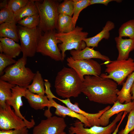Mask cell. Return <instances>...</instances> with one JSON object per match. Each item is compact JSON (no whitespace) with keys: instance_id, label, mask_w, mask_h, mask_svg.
<instances>
[{"instance_id":"obj_1","label":"cell","mask_w":134,"mask_h":134,"mask_svg":"<svg viewBox=\"0 0 134 134\" xmlns=\"http://www.w3.org/2000/svg\"><path fill=\"white\" fill-rule=\"evenodd\" d=\"M119 91L115 82L100 76H85L81 88V93L89 100L104 104H113Z\"/></svg>"},{"instance_id":"obj_2","label":"cell","mask_w":134,"mask_h":134,"mask_svg":"<svg viewBox=\"0 0 134 134\" xmlns=\"http://www.w3.org/2000/svg\"><path fill=\"white\" fill-rule=\"evenodd\" d=\"M82 82L73 68L64 67L55 78L54 87L56 93L63 98L77 97L81 93Z\"/></svg>"},{"instance_id":"obj_3","label":"cell","mask_w":134,"mask_h":134,"mask_svg":"<svg viewBox=\"0 0 134 134\" xmlns=\"http://www.w3.org/2000/svg\"><path fill=\"white\" fill-rule=\"evenodd\" d=\"M27 58L22 56L14 64L7 67L0 79L27 89L32 81L35 73L26 67Z\"/></svg>"},{"instance_id":"obj_4","label":"cell","mask_w":134,"mask_h":134,"mask_svg":"<svg viewBox=\"0 0 134 134\" xmlns=\"http://www.w3.org/2000/svg\"><path fill=\"white\" fill-rule=\"evenodd\" d=\"M34 1L40 17L38 27L40 30L44 33L57 29L59 15L58 8L60 3L52 0H44L42 2Z\"/></svg>"},{"instance_id":"obj_5","label":"cell","mask_w":134,"mask_h":134,"mask_svg":"<svg viewBox=\"0 0 134 134\" xmlns=\"http://www.w3.org/2000/svg\"><path fill=\"white\" fill-rule=\"evenodd\" d=\"M83 28L77 26L71 32L66 33H56L57 39L61 42L58 45L61 51L63 61L66 56L65 52L67 50H80L85 48L86 44L83 39L87 38L88 33L82 31Z\"/></svg>"},{"instance_id":"obj_6","label":"cell","mask_w":134,"mask_h":134,"mask_svg":"<svg viewBox=\"0 0 134 134\" xmlns=\"http://www.w3.org/2000/svg\"><path fill=\"white\" fill-rule=\"evenodd\" d=\"M105 72L101 77L111 79L118 85H122L128 75L134 71V60L130 58L127 60H116L112 61L106 65Z\"/></svg>"},{"instance_id":"obj_7","label":"cell","mask_w":134,"mask_h":134,"mask_svg":"<svg viewBox=\"0 0 134 134\" xmlns=\"http://www.w3.org/2000/svg\"><path fill=\"white\" fill-rule=\"evenodd\" d=\"M55 30L48 31L39 37L36 52L47 56L56 61H63L62 57L58 45L61 42L56 36Z\"/></svg>"},{"instance_id":"obj_8","label":"cell","mask_w":134,"mask_h":134,"mask_svg":"<svg viewBox=\"0 0 134 134\" xmlns=\"http://www.w3.org/2000/svg\"><path fill=\"white\" fill-rule=\"evenodd\" d=\"M18 29L23 56L27 58L34 56L36 52L37 42L41 32L38 27L30 29L19 26Z\"/></svg>"},{"instance_id":"obj_9","label":"cell","mask_w":134,"mask_h":134,"mask_svg":"<svg viewBox=\"0 0 134 134\" xmlns=\"http://www.w3.org/2000/svg\"><path fill=\"white\" fill-rule=\"evenodd\" d=\"M67 61L68 66L75 71L82 82L84 76H100L101 74L100 65L92 59L75 60L70 57L67 58Z\"/></svg>"},{"instance_id":"obj_10","label":"cell","mask_w":134,"mask_h":134,"mask_svg":"<svg viewBox=\"0 0 134 134\" xmlns=\"http://www.w3.org/2000/svg\"><path fill=\"white\" fill-rule=\"evenodd\" d=\"M124 112L118 113L114 119L106 126H94L88 128L78 120L75 122L73 126L69 128L70 134H112L116 129L117 124L121 119Z\"/></svg>"},{"instance_id":"obj_11","label":"cell","mask_w":134,"mask_h":134,"mask_svg":"<svg viewBox=\"0 0 134 134\" xmlns=\"http://www.w3.org/2000/svg\"><path fill=\"white\" fill-rule=\"evenodd\" d=\"M67 126L64 118L51 116L41 120L34 127L32 134H62Z\"/></svg>"},{"instance_id":"obj_12","label":"cell","mask_w":134,"mask_h":134,"mask_svg":"<svg viewBox=\"0 0 134 134\" xmlns=\"http://www.w3.org/2000/svg\"><path fill=\"white\" fill-rule=\"evenodd\" d=\"M5 107H0V129L8 130L18 129L27 127L25 122L15 113L6 102Z\"/></svg>"},{"instance_id":"obj_13","label":"cell","mask_w":134,"mask_h":134,"mask_svg":"<svg viewBox=\"0 0 134 134\" xmlns=\"http://www.w3.org/2000/svg\"><path fill=\"white\" fill-rule=\"evenodd\" d=\"M27 89L15 85L12 89V95L11 97L6 100L7 102L13 108L14 112L18 116L23 119L26 123L28 129L34 127L35 123L33 119L28 121L21 114L20 108L23 105L22 100V97H24Z\"/></svg>"},{"instance_id":"obj_14","label":"cell","mask_w":134,"mask_h":134,"mask_svg":"<svg viewBox=\"0 0 134 134\" xmlns=\"http://www.w3.org/2000/svg\"><path fill=\"white\" fill-rule=\"evenodd\" d=\"M45 94L50 102V108L53 107L56 109L55 114L60 117L64 118L66 116L76 118L84 125L85 127H91L87 118L73 111L68 107H65L58 104L53 99L55 96L51 90H48L45 92Z\"/></svg>"},{"instance_id":"obj_15","label":"cell","mask_w":134,"mask_h":134,"mask_svg":"<svg viewBox=\"0 0 134 134\" xmlns=\"http://www.w3.org/2000/svg\"><path fill=\"white\" fill-rule=\"evenodd\" d=\"M61 102L73 111L82 115L87 119L91 126H100L99 122V118L103 114L111 107L108 105L103 109L95 113H90L87 112L79 107L78 104L75 102L72 103L69 98L66 99H61L56 97L55 98Z\"/></svg>"},{"instance_id":"obj_16","label":"cell","mask_w":134,"mask_h":134,"mask_svg":"<svg viewBox=\"0 0 134 134\" xmlns=\"http://www.w3.org/2000/svg\"><path fill=\"white\" fill-rule=\"evenodd\" d=\"M27 100L31 107L35 110H41L47 107L44 115L47 118L51 116L50 112V102L46 96L39 95L32 93L27 89L24 97Z\"/></svg>"},{"instance_id":"obj_17","label":"cell","mask_w":134,"mask_h":134,"mask_svg":"<svg viewBox=\"0 0 134 134\" xmlns=\"http://www.w3.org/2000/svg\"><path fill=\"white\" fill-rule=\"evenodd\" d=\"M134 109V102L132 101L126 103H122L117 101L109 109L105 111L99 118L100 126H106L109 124L110 118L116 114L123 111L129 113Z\"/></svg>"},{"instance_id":"obj_18","label":"cell","mask_w":134,"mask_h":134,"mask_svg":"<svg viewBox=\"0 0 134 134\" xmlns=\"http://www.w3.org/2000/svg\"><path fill=\"white\" fill-rule=\"evenodd\" d=\"M70 54L72 58L75 60L96 58L105 61L107 64L112 61L108 57L102 54L99 51L95 50L93 48H91L87 46L84 49L80 50H71L70 51Z\"/></svg>"},{"instance_id":"obj_19","label":"cell","mask_w":134,"mask_h":134,"mask_svg":"<svg viewBox=\"0 0 134 134\" xmlns=\"http://www.w3.org/2000/svg\"><path fill=\"white\" fill-rule=\"evenodd\" d=\"M0 52L13 58L18 56L22 52L20 45L13 40L0 38Z\"/></svg>"},{"instance_id":"obj_20","label":"cell","mask_w":134,"mask_h":134,"mask_svg":"<svg viewBox=\"0 0 134 134\" xmlns=\"http://www.w3.org/2000/svg\"><path fill=\"white\" fill-rule=\"evenodd\" d=\"M115 40L118 52L117 60L128 59L130 52L134 50V39H124L119 36Z\"/></svg>"},{"instance_id":"obj_21","label":"cell","mask_w":134,"mask_h":134,"mask_svg":"<svg viewBox=\"0 0 134 134\" xmlns=\"http://www.w3.org/2000/svg\"><path fill=\"white\" fill-rule=\"evenodd\" d=\"M115 27L114 24L110 21H108L102 30L92 37L86 38L83 39L86 46L97 47L99 42L103 38L108 39L110 36L109 31Z\"/></svg>"},{"instance_id":"obj_22","label":"cell","mask_w":134,"mask_h":134,"mask_svg":"<svg viewBox=\"0 0 134 134\" xmlns=\"http://www.w3.org/2000/svg\"><path fill=\"white\" fill-rule=\"evenodd\" d=\"M134 82V71L128 76L125 82L123 83L122 87L118 94L117 101L122 103L132 101L131 91Z\"/></svg>"},{"instance_id":"obj_23","label":"cell","mask_w":134,"mask_h":134,"mask_svg":"<svg viewBox=\"0 0 134 134\" xmlns=\"http://www.w3.org/2000/svg\"><path fill=\"white\" fill-rule=\"evenodd\" d=\"M15 22L5 23L0 25V37L12 39L16 42L19 40L18 27Z\"/></svg>"},{"instance_id":"obj_24","label":"cell","mask_w":134,"mask_h":134,"mask_svg":"<svg viewBox=\"0 0 134 134\" xmlns=\"http://www.w3.org/2000/svg\"><path fill=\"white\" fill-rule=\"evenodd\" d=\"M37 14L38 11L34 0H30L27 5L14 14V21L17 23L25 17Z\"/></svg>"},{"instance_id":"obj_25","label":"cell","mask_w":134,"mask_h":134,"mask_svg":"<svg viewBox=\"0 0 134 134\" xmlns=\"http://www.w3.org/2000/svg\"><path fill=\"white\" fill-rule=\"evenodd\" d=\"M32 81V83L28 87L27 89L35 94L45 95L44 82L39 71H36Z\"/></svg>"},{"instance_id":"obj_26","label":"cell","mask_w":134,"mask_h":134,"mask_svg":"<svg viewBox=\"0 0 134 134\" xmlns=\"http://www.w3.org/2000/svg\"><path fill=\"white\" fill-rule=\"evenodd\" d=\"M74 29L72 17L65 14H59L57 28L58 33H67L71 31Z\"/></svg>"},{"instance_id":"obj_27","label":"cell","mask_w":134,"mask_h":134,"mask_svg":"<svg viewBox=\"0 0 134 134\" xmlns=\"http://www.w3.org/2000/svg\"><path fill=\"white\" fill-rule=\"evenodd\" d=\"M15 85L0 79V107L4 108L6 100L12 95V88Z\"/></svg>"},{"instance_id":"obj_28","label":"cell","mask_w":134,"mask_h":134,"mask_svg":"<svg viewBox=\"0 0 134 134\" xmlns=\"http://www.w3.org/2000/svg\"><path fill=\"white\" fill-rule=\"evenodd\" d=\"M73 14L72 19L74 28L76 24L79 14L84 9L90 5V0H73Z\"/></svg>"},{"instance_id":"obj_29","label":"cell","mask_w":134,"mask_h":134,"mask_svg":"<svg viewBox=\"0 0 134 134\" xmlns=\"http://www.w3.org/2000/svg\"><path fill=\"white\" fill-rule=\"evenodd\" d=\"M119 36L128 37L134 39V20H132L124 23L119 30Z\"/></svg>"},{"instance_id":"obj_30","label":"cell","mask_w":134,"mask_h":134,"mask_svg":"<svg viewBox=\"0 0 134 134\" xmlns=\"http://www.w3.org/2000/svg\"><path fill=\"white\" fill-rule=\"evenodd\" d=\"M39 14L25 17L17 23L21 26L30 29H33L38 27L40 23Z\"/></svg>"},{"instance_id":"obj_31","label":"cell","mask_w":134,"mask_h":134,"mask_svg":"<svg viewBox=\"0 0 134 134\" xmlns=\"http://www.w3.org/2000/svg\"><path fill=\"white\" fill-rule=\"evenodd\" d=\"M73 0H65L59 4L58 10L59 14H65L72 17L73 14Z\"/></svg>"},{"instance_id":"obj_32","label":"cell","mask_w":134,"mask_h":134,"mask_svg":"<svg viewBox=\"0 0 134 134\" xmlns=\"http://www.w3.org/2000/svg\"><path fill=\"white\" fill-rule=\"evenodd\" d=\"M30 1L29 0H10L8 1L6 8L14 14L27 5Z\"/></svg>"},{"instance_id":"obj_33","label":"cell","mask_w":134,"mask_h":134,"mask_svg":"<svg viewBox=\"0 0 134 134\" xmlns=\"http://www.w3.org/2000/svg\"><path fill=\"white\" fill-rule=\"evenodd\" d=\"M17 61L5 54L0 53V75L4 73L5 70L7 67L15 64Z\"/></svg>"},{"instance_id":"obj_34","label":"cell","mask_w":134,"mask_h":134,"mask_svg":"<svg viewBox=\"0 0 134 134\" xmlns=\"http://www.w3.org/2000/svg\"><path fill=\"white\" fill-rule=\"evenodd\" d=\"M134 130V109L129 113L127 122L124 129L118 132V134H129Z\"/></svg>"},{"instance_id":"obj_35","label":"cell","mask_w":134,"mask_h":134,"mask_svg":"<svg viewBox=\"0 0 134 134\" xmlns=\"http://www.w3.org/2000/svg\"><path fill=\"white\" fill-rule=\"evenodd\" d=\"M13 21L15 22V21L14 14L13 12L6 8L0 9V25L5 23Z\"/></svg>"},{"instance_id":"obj_36","label":"cell","mask_w":134,"mask_h":134,"mask_svg":"<svg viewBox=\"0 0 134 134\" xmlns=\"http://www.w3.org/2000/svg\"><path fill=\"white\" fill-rule=\"evenodd\" d=\"M28 129L26 127H25L18 129L0 130V134H30Z\"/></svg>"},{"instance_id":"obj_37","label":"cell","mask_w":134,"mask_h":134,"mask_svg":"<svg viewBox=\"0 0 134 134\" xmlns=\"http://www.w3.org/2000/svg\"><path fill=\"white\" fill-rule=\"evenodd\" d=\"M116 1L117 2H121L120 0H90V5L96 4H103L105 5H107L108 3L113 1Z\"/></svg>"},{"instance_id":"obj_38","label":"cell","mask_w":134,"mask_h":134,"mask_svg":"<svg viewBox=\"0 0 134 134\" xmlns=\"http://www.w3.org/2000/svg\"><path fill=\"white\" fill-rule=\"evenodd\" d=\"M128 113L126 111H124V112L121 119L120 120L119 123L118 124V125H117L116 129L112 134H117L120 125Z\"/></svg>"},{"instance_id":"obj_39","label":"cell","mask_w":134,"mask_h":134,"mask_svg":"<svg viewBox=\"0 0 134 134\" xmlns=\"http://www.w3.org/2000/svg\"><path fill=\"white\" fill-rule=\"evenodd\" d=\"M8 1L7 0H4L0 3V9L7 7Z\"/></svg>"},{"instance_id":"obj_40","label":"cell","mask_w":134,"mask_h":134,"mask_svg":"<svg viewBox=\"0 0 134 134\" xmlns=\"http://www.w3.org/2000/svg\"><path fill=\"white\" fill-rule=\"evenodd\" d=\"M131 93L132 96V101L134 102V82L131 88Z\"/></svg>"},{"instance_id":"obj_41","label":"cell","mask_w":134,"mask_h":134,"mask_svg":"<svg viewBox=\"0 0 134 134\" xmlns=\"http://www.w3.org/2000/svg\"><path fill=\"white\" fill-rule=\"evenodd\" d=\"M130 133L132 134H134V130L131 131Z\"/></svg>"},{"instance_id":"obj_42","label":"cell","mask_w":134,"mask_h":134,"mask_svg":"<svg viewBox=\"0 0 134 134\" xmlns=\"http://www.w3.org/2000/svg\"><path fill=\"white\" fill-rule=\"evenodd\" d=\"M62 134H66V133L65 132L63 133H62Z\"/></svg>"},{"instance_id":"obj_43","label":"cell","mask_w":134,"mask_h":134,"mask_svg":"<svg viewBox=\"0 0 134 134\" xmlns=\"http://www.w3.org/2000/svg\"><path fill=\"white\" fill-rule=\"evenodd\" d=\"M130 134H131V133H130Z\"/></svg>"}]
</instances>
